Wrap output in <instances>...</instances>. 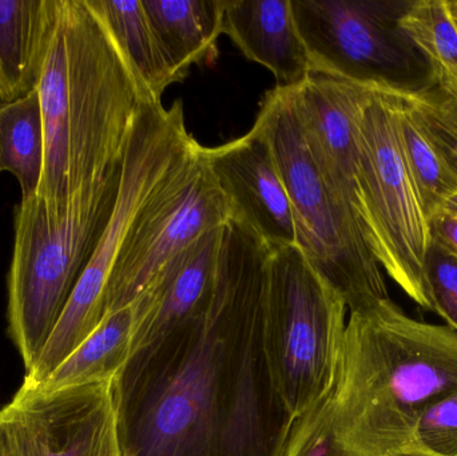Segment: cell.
<instances>
[{"mask_svg":"<svg viewBox=\"0 0 457 456\" xmlns=\"http://www.w3.org/2000/svg\"><path fill=\"white\" fill-rule=\"evenodd\" d=\"M448 5H450L451 15L457 26V0H448Z\"/></svg>","mask_w":457,"mask_h":456,"instance_id":"cell-30","label":"cell"},{"mask_svg":"<svg viewBox=\"0 0 457 456\" xmlns=\"http://www.w3.org/2000/svg\"><path fill=\"white\" fill-rule=\"evenodd\" d=\"M445 211H453V213H457V195L455 197L451 198L450 203L445 206Z\"/></svg>","mask_w":457,"mask_h":456,"instance_id":"cell-31","label":"cell"},{"mask_svg":"<svg viewBox=\"0 0 457 456\" xmlns=\"http://www.w3.org/2000/svg\"><path fill=\"white\" fill-rule=\"evenodd\" d=\"M2 104H0V107H2Z\"/></svg>","mask_w":457,"mask_h":456,"instance_id":"cell-32","label":"cell"},{"mask_svg":"<svg viewBox=\"0 0 457 456\" xmlns=\"http://www.w3.org/2000/svg\"><path fill=\"white\" fill-rule=\"evenodd\" d=\"M120 166L78 198L59 221L37 197L13 211V252L7 278L8 334L31 371L61 320L114 209Z\"/></svg>","mask_w":457,"mask_h":456,"instance_id":"cell-5","label":"cell"},{"mask_svg":"<svg viewBox=\"0 0 457 456\" xmlns=\"http://www.w3.org/2000/svg\"><path fill=\"white\" fill-rule=\"evenodd\" d=\"M225 228L206 233L179 254L131 304L137 311L131 353L184 323L205 304L213 289Z\"/></svg>","mask_w":457,"mask_h":456,"instance_id":"cell-14","label":"cell"},{"mask_svg":"<svg viewBox=\"0 0 457 456\" xmlns=\"http://www.w3.org/2000/svg\"><path fill=\"white\" fill-rule=\"evenodd\" d=\"M200 146L187 131L181 101L169 109L152 99L141 104L120 162L112 216L61 320L34 369L27 372L24 387H39L98 328L106 316V292L112 270L139 220Z\"/></svg>","mask_w":457,"mask_h":456,"instance_id":"cell-4","label":"cell"},{"mask_svg":"<svg viewBox=\"0 0 457 456\" xmlns=\"http://www.w3.org/2000/svg\"><path fill=\"white\" fill-rule=\"evenodd\" d=\"M457 393V332L392 299L349 313L330 395L293 426L282 456H391L432 404Z\"/></svg>","mask_w":457,"mask_h":456,"instance_id":"cell-2","label":"cell"},{"mask_svg":"<svg viewBox=\"0 0 457 456\" xmlns=\"http://www.w3.org/2000/svg\"><path fill=\"white\" fill-rule=\"evenodd\" d=\"M201 145L139 220L106 292V316L130 307L161 272L206 233L230 222L224 193ZM104 316V318H106Z\"/></svg>","mask_w":457,"mask_h":456,"instance_id":"cell-10","label":"cell"},{"mask_svg":"<svg viewBox=\"0 0 457 456\" xmlns=\"http://www.w3.org/2000/svg\"><path fill=\"white\" fill-rule=\"evenodd\" d=\"M222 31L245 58L274 75L276 87H295L313 74L292 0H225Z\"/></svg>","mask_w":457,"mask_h":456,"instance_id":"cell-15","label":"cell"},{"mask_svg":"<svg viewBox=\"0 0 457 456\" xmlns=\"http://www.w3.org/2000/svg\"><path fill=\"white\" fill-rule=\"evenodd\" d=\"M391 456H436L428 454V452H420V450L413 449V447H405L400 452H395Z\"/></svg>","mask_w":457,"mask_h":456,"instance_id":"cell-29","label":"cell"},{"mask_svg":"<svg viewBox=\"0 0 457 456\" xmlns=\"http://www.w3.org/2000/svg\"><path fill=\"white\" fill-rule=\"evenodd\" d=\"M56 0H0V104L37 90Z\"/></svg>","mask_w":457,"mask_h":456,"instance_id":"cell-16","label":"cell"},{"mask_svg":"<svg viewBox=\"0 0 457 456\" xmlns=\"http://www.w3.org/2000/svg\"><path fill=\"white\" fill-rule=\"evenodd\" d=\"M37 91L45 126L37 198L59 221L83 193L120 168L137 112L152 98L96 0H56Z\"/></svg>","mask_w":457,"mask_h":456,"instance_id":"cell-3","label":"cell"},{"mask_svg":"<svg viewBox=\"0 0 457 456\" xmlns=\"http://www.w3.org/2000/svg\"><path fill=\"white\" fill-rule=\"evenodd\" d=\"M204 154L227 198L231 222L270 249L295 245V221L284 181L268 142L254 125L234 141L204 147Z\"/></svg>","mask_w":457,"mask_h":456,"instance_id":"cell-12","label":"cell"},{"mask_svg":"<svg viewBox=\"0 0 457 456\" xmlns=\"http://www.w3.org/2000/svg\"><path fill=\"white\" fill-rule=\"evenodd\" d=\"M270 248L225 228L211 296L112 380L123 456H282L293 423L263 345Z\"/></svg>","mask_w":457,"mask_h":456,"instance_id":"cell-1","label":"cell"},{"mask_svg":"<svg viewBox=\"0 0 457 456\" xmlns=\"http://www.w3.org/2000/svg\"><path fill=\"white\" fill-rule=\"evenodd\" d=\"M411 0H292L312 70L360 85L418 94L436 85V70L407 37Z\"/></svg>","mask_w":457,"mask_h":456,"instance_id":"cell-9","label":"cell"},{"mask_svg":"<svg viewBox=\"0 0 457 456\" xmlns=\"http://www.w3.org/2000/svg\"><path fill=\"white\" fill-rule=\"evenodd\" d=\"M21 456H123L112 382L19 388L0 410Z\"/></svg>","mask_w":457,"mask_h":456,"instance_id":"cell-11","label":"cell"},{"mask_svg":"<svg viewBox=\"0 0 457 456\" xmlns=\"http://www.w3.org/2000/svg\"><path fill=\"white\" fill-rule=\"evenodd\" d=\"M0 456H21L2 420H0Z\"/></svg>","mask_w":457,"mask_h":456,"instance_id":"cell-27","label":"cell"},{"mask_svg":"<svg viewBox=\"0 0 457 456\" xmlns=\"http://www.w3.org/2000/svg\"><path fill=\"white\" fill-rule=\"evenodd\" d=\"M426 278L434 312L457 332V257L435 241L427 254Z\"/></svg>","mask_w":457,"mask_h":456,"instance_id":"cell-25","label":"cell"},{"mask_svg":"<svg viewBox=\"0 0 457 456\" xmlns=\"http://www.w3.org/2000/svg\"><path fill=\"white\" fill-rule=\"evenodd\" d=\"M394 91L373 88L357 129L356 209L381 269L416 305L434 312L426 278L429 221L405 162Z\"/></svg>","mask_w":457,"mask_h":456,"instance_id":"cell-8","label":"cell"},{"mask_svg":"<svg viewBox=\"0 0 457 456\" xmlns=\"http://www.w3.org/2000/svg\"><path fill=\"white\" fill-rule=\"evenodd\" d=\"M432 241L457 257V213L443 211L429 221Z\"/></svg>","mask_w":457,"mask_h":456,"instance_id":"cell-26","label":"cell"},{"mask_svg":"<svg viewBox=\"0 0 457 456\" xmlns=\"http://www.w3.org/2000/svg\"><path fill=\"white\" fill-rule=\"evenodd\" d=\"M436 70L437 83L443 86L445 90L451 91V93L456 94L457 95V78L450 77V75L440 71V70Z\"/></svg>","mask_w":457,"mask_h":456,"instance_id":"cell-28","label":"cell"},{"mask_svg":"<svg viewBox=\"0 0 457 456\" xmlns=\"http://www.w3.org/2000/svg\"><path fill=\"white\" fill-rule=\"evenodd\" d=\"M270 251L263 345L274 391L295 426L335 387L348 308L298 246Z\"/></svg>","mask_w":457,"mask_h":456,"instance_id":"cell-7","label":"cell"},{"mask_svg":"<svg viewBox=\"0 0 457 456\" xmlns=\"http://www.w3.org/2000/svg\"><path fill=\"white\" fill-rule=\"evenodd\" d=\"M45 165V126L37 91L0 107V173L18 179L21 198L37 197Z\"/></svg>","mask_w":457,"mask_h":456,"instance_id":"cell-20","label":"cell"},{"mask_svg":"<svg viewBox=\"0 0 457 456\" xmlns=\"http://www.w3.org/2000/svg\"><path fill=\"white\" fill-rule=\"evenodd\" d=\"M254 126L273 153L289 197L295 245L312 267L343 297L349 313L391 299L353 206L309 153L287 88L265 94Z\"/></svg>","mask_w":457,"mask_h":456,"instance_id":"cell-6","label":"cell"},{"mask_svg":"<svg viewBox=\"0 0 457 456\" xmlns=\"http://www.w3.org/2000/svg\"><path fill=\"white\" fill-rule=\"evenodd\" d=\"M418 125L457 176V95L439 83L403 95Z\"/></svg>","mask_w":457,"mask_h":456,"instance_id":"cell-23","label":"cell"},{"mask_svg":"<svg viewBox=\"0 0 457 456\" xmlns=\"http://www.w3.org/2000/svg\"><path fill=\"white\" fill-rule=\"evenodd\" d=\"M142 90L162 102L166 88L179 83L155 37L142 0H96Z\"/></svg>","mask_w":457,"mask_h":456,"instance_id":"cell-19","label":"cell"},{"mask_svg":"<svg viewBox=\"0 0 457 456\" xmlns=\"http://www.w3.org/2000/svg\"><path fill=\"white\" fill-rule=\"evenodd\" d=\"M397 126L405 162L431 221L457 195V176L432 146L408 109L402 94L397 98Z\"/></svg>","mask_w":457,"mask_h":456,"instance_id":"cell-21","label":"cell"},{"mask_svg":"<svg viewBox=\"0 0 457 456\" xmlns=\"http://www.w3.org/2000/svg\"><path fill=\"white\" fill-rule=\"evenodd\" d=\"M373 88L316 72L300 85L287 88L317 168L353 209L357 129L362 107Z\"/></svg>","mask_w":457,"mask_h":456,"instance_id":"cell-13","label":"cell"},{"mask_svg":"<svg viewBox=\"0 0 457 456\" xmlns=\"http://www.w3.org/2000/svg\"><path fill=\"white\" fill-rule=\"evenodd\" d=\"M142 4L179 82L195 64L216 61L225 0H142Z\"/></svg>","mask_w":457,"mask_h":456,"instance_id":"cell-17","label":"cell"},{"mask_svg":"<svg viewBox=\"0 0 457 456\" xmlns=\"http://www.w3.org/2000/svg\"><path fill=\"white\" fill-rule=\"evenodd\" d=\"M436 456H457V393L429 406L416 423L410 446Z\"/></svg>","mask_w":457,"mask_h":456,"instance_id":"cell-24","label":"cell"},{"mask_svg":"<svg viewBox=\"0 0 457 456\" xmlns=\"http://www.w3.org/2000/svg\"><path fill=\"white\" fill-rule=\"evenodd\" d=\"M136 326L137 311L134 305L110 313L46 382L29 390L56 391L112 382L130 356Z\"/></svg>","mask_w":457,"mask_h":456,"instance_id":"cell-18","label":"cell"},{"mask_svg":"<svg viewBox=\"0 0 457 456\" xmlns=\"http://www.w3.org/2000/svg\"><path fill=\"white\" fill-rule=\"evenodd\" d=\"M400 27L435 69L457 78V26L448 0H411Z\"/></svg>","mask_w":457,"mask_h":456,"instance_id":"cell-22","label":"cell"}]
</instances>
